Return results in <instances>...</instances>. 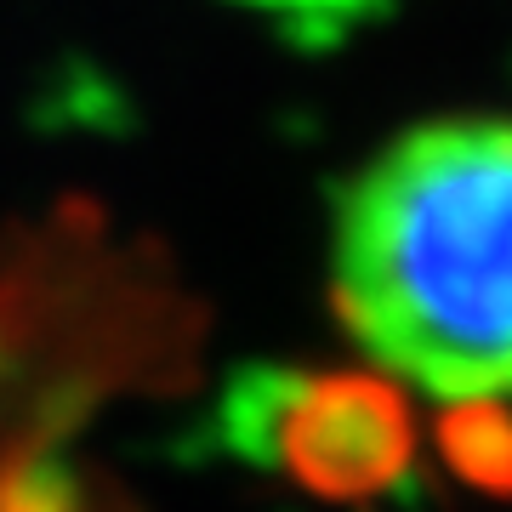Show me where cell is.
I'll list each match as a JSON object with an SVG mask.
<instances>
[{"label": "cell", "mask_w": 512, "mask_h": 512, "mask_svg": "<svg viewBox=\"0 0 512 512\" xmlns=\"http://www.w3.org/2000/svg\"><path fill=\"white\" fill-rule=\"evenodd\" d=\"M330 308L427 399H512V120L439 114L353 171L330 211Z\"/></svg>", "instance_id": "1"}, {"label": "cell", "mask_w": 512, "mask_h": 512, "mask_svg": "<svg viewBox=\"0 0 512 512\" xmlns=\"http://www.w3.org/2000/svg\"><path fill=\"white\" fill-rule=\"evenodd\" d=\"M228 439L325 507H376L410 484L421 421L410 387L387 370L256 365L228 387Z\"/></svg>", "instance_id": "2"}, {"label": "cell", "mask_w": 512, "mask_h": 512, "mask_svg": "<svg viewBox=\"0 0 512 512\" xmlns=\"http://www.w3.org/2000/svg\"><path fill=\"white\" fill-rule=\"evenodd\" d=\"M433 450L467 495L512 501V399H444Z\"/></svg>", "instance_id": "3"}]
</instances>
